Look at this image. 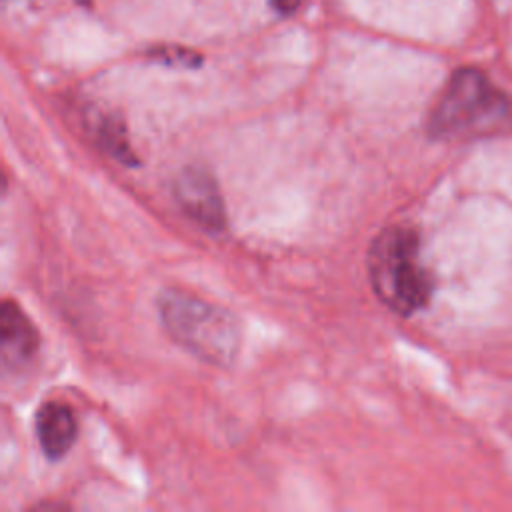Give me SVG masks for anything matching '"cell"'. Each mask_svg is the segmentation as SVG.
<instances>
[{
    "label": "cell",
    "mask_w": 512,
    "mask_h": 512,
    "mask_svg": "<svg viewBox=\"0 0 512 512\" xmlns=\"http://www.w3.org/2000/svg\"><path fill=\"white\" fill-rule=\"evenodd\" d=\"M76 2H80V4H90V0H76Z\"/></svg>",
    "instance_id": "obj_10"
},
{
    "label": "cell",
    "mask_w": 512,
    "mask_h": 512,
    "mask_svg": "<svg viewBox=\"0 0 512 512\" xmlns=\"http://www.w3.org/2000/svg\"><path fill=\"white\" fill-rule=\"evenodd\" d=\"M270 4L282 14H292L300 6V0H270Z\"/></svg>",
    "instance_id": "obj_9"
},
{
    "label": "cell",
    "mask_w": 512,
    "mask_h": 512,
    "mask_svg": "<svg viewBox=\"0 0 512 512\" xmlns=\"http://www.w3.org/2000/svg\"><path fill=\"white\" fill-rule=\"evenodd\" d=\"M158 314L164 330L202 362L226 368L240 350V326L232 312L180 288L158 296Z\"/></svg>",
    "instance_id": "obj_2"
},
{
    "label": "cell",
    "mask_w": 512,
    "mask_h": 512,
    "mask_svg": "<svg viewBox=\"0 0 512 512\" xmlns=\"http://www.w3.org/2000/svg\"><path fill=\"white\" fill-rule=\"evenodd\" d=\"M36 436L44 456L58 462L68 454L78 436V422L72 408L64 402H46L36 412Z\"/></svg>",
    "instance_id": "obj_6"
},
{
    "label": "cell",
    "mask_w": 512,
    "mask_h": 512,
    "mask_svg": "<svg viewBox=\"0 0 512 512\" xmlns=\"http://www.w3.org/2000/svg\"><path fill=\"white\" fill-rule=\"evenodd\" d=\"M370 284L384 306L400 316L424 308L432 294V280L420 262L418 234L408 226H388L368 250Z\"/></svg>",
    "instance_id": "obj_3"
},
{
    "label": "cell",
    "mask_w": 512,
    "mask_h": 512,
    "mask_svg": "<svg viewBox=\"0 0 512 512\" xmlns=\"http://www.w3.org/2000/svg\"><path fill=\"white\" fill-rule=\"evenodd\" d=\"M88 126L94 134L96 144L114 160L124 166H138V156L130 146V138L126 134V126L118 114L94 110L90 114Z\"/></svg>",
    "instance_id": "obj_7"
},
{
    "label": "cell",
    "mask_w": 512,
    "mask_h": 512,
    "mask_svg": "<svg viewBox=\"0 0 512 512\" xmlns=\"http://www.w3.org/2000/svg\"><path fill=\"white\" fill-rule=\"evenodd\" d=\"M174 198L182 212L204 232L220 234L226 228V208L218 182L202 164L184 166L174 178Z\"/></svg>",
    "instance_id": "obj_4"
},
{
    "label": "cell",
    "mask_w": 512,
    "mask_h": 512,
    "mask_svg": "<svg viewBox=\"0 0 512 512\" xmlns=\"http://www.w3.org/2000/svg\"><path fill=\"white\" fill-rule=\"evenodd\" d=\"M512 126V100L482 70L458 68L428 116V134L462 140L502 134Z\"/></svg>",
    "instance_id": "obj_1"
},
{
    "label": "cell",
    "mask_w": 512,
    "mask_h": 512,
    "mask_svg": "<svg viewBox=\"0 0 512 512\" xmlns=\"http://www.w3.org/2000/svg\"><path fill=\"white\" fill-rule=\"evenodd\" d=\"M0 338V362L4 372H14L28 366L40 346L36 326L12 300H4L0 308Z\"/></svg>",
    "instance_id": "obj_5"
},
{
    "label": "cell",
    "mask_w": 512,
    "mask_h": 512,
    "mask_svg": "<svg viewBox=\"0 0 512 512\" xmlns=\"http://www.w3.org/2000/svg\"><path fill=\"white\" fill-rule=\"evenodd\" d=\"M148 58L162 62L166 66L176 68H198L202 64V56L184 46H154L148 50Z\"/></svg>",
    "instance_id": "obj_8"
}]
</instances>
